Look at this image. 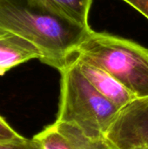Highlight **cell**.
Here are the masks:
<instances>
[{"label": "cell", "instance_id": "cell-1", "mask_svg": "<svg viewBox=\"0 0 148 149\" xmlns=\"http://www.w3.org/2000/svg\"><path fill=\"white\" fill-rule=\"evenodd\" d=\"M0 30L32 43L41 62L60 71L92 30L61 14L44 0H0Z\"/></svg>", "mask_w": 148, "mask_h": 149}, {"label": "cell", "instance_id": "cell-2", "mask_svg": "<svg viewBox=\"0 0 148 149\" xmlns=\"http://www.w3.org/2000/svg\"><path fill=\"white\" fill-rule=\"evenodd\" d=\"M73 56L106 71L138 99L148 97V49L142 45L91 30Z\"/></svg>", "mask_w": 148, "mask_h": 149}, {"label": "cell", "instance_id": "cell-3", "mask_svg": "<svg viewBox=\"0 0 148 149\" xmlns=\"http://www.w3.org/2000/svg\"><path fill=\"white\" fill-rule=\"evenodd\" d=\"M59 72L60 98L56 120L78 127L92 139L106 140L120 109L94 88L73 58Z\"/></svg>", "mask_w": 148, "mask_h": 149}, {"label": "cell", "instance_id": "cell-4", "mask_svg": "<svg viewBox=\"0 0 148 149\" xmlns=\"http://www.w3.org/2000/svg\"><path fill=\"white\" fill-rule=\"evenodd\" d=\"M106 141L110 149H148V97L135 100L119 112Z\"/></svg>", "mask_w": 148, "mask_h": 149}, {"label": "cell", "instance_id": "cell-5", "mask_svg": "<svg viewBox=\"0 0 148 149\" xmlns=\"http://www.w3.org/2000/svg\"><path fill=\"white\" fill-rule=\"evenodd\" d=\"M43 149H110L106 140H95L78 127L55 120L34 137Z\"/></svg>", "mask_w": 148, "mask_h": 149}, {"label": "cell", "instance_id": "cell-6", "mask_svg": "<svg viewBox=\"0 0 148 149\" xmlns=\"http://www.w3.org/2000/svg\"><path fill=\"white\" fill-rule=\"evenodd\" d=\"M79 70L94 88L120 110L138 98L106 71L72 57Z\"/></svg>", "mask_w": 148, "mask_h": 149}, {"label": "cell", "instance_id": "cell-7", "mask_svg": "<svg viewBox=\"0 0 148 149\" xmlns=\"http://www.w3.org/2000/svg\"><path fill=\"white\" fill-rule=\"evenodd\" d=\"M34 58H42L37 46L17 34L0 30V76L14 66Z\"/></svg>", "mask_w": 148, "mask_h": 149}, {"label": "cell", "instance_id": "cell-8", "mask_svg": "<svg viewBox=\"0 0 148 149\" xmlns=\"http://www.w3.org/2000/svg\"><path fill=\"white\" fill-rule=\"evenodd\" d=\"M53 9L84 26H90L88 17L92 0H44Z\"/></svg>", "mask_w": 148, "mask_h": 149}, {"label": "cell", "instance_id": "cell-9", "mask_svg": "<svg viewBox=\"0 0 148 149\" xmlns=\"http://www.w3.org/2000/svg\"><path fill=\"white\" fill-rule=\"evenodd\" d=\"M0 149H43L41 144L35 140L24 137L21 140L0 143Z\"/></svg>", "mask_w": 148, "mask_h": 149}, {"label": "cell", "instance_id": "cell-10", "mask_svg": "<svg viewBox=\"0 0 148 149\" xmlns=\"http://www.w3.org/2000/svg\"><path fill=\"white\" fill-rule=\"evenodd\" d=\"M24 136L17 133L7 122L0 116V143L15 141L23 139Z\"/></svg>", "mask_w": 148, "mask_h": 149}, {"label": "cell", "instance_id": "cell-11", "mask_svg": "<svg viewBox=\"0 0 148 149\" xmlns=\"http://www.w3.org/2000/svg\"><path fill=\"white\" fill-rule=\"evenodd\" d=\"M148 19V0H123Z\"/></svg>", "mask_w": 148, "mask_h": 149}]
</instances>
